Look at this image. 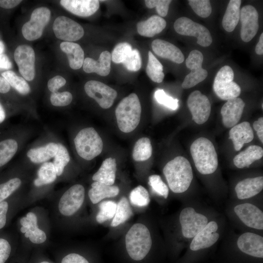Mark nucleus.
I'll list each match as a JSON object with an SVG mask.
<instances>
[{
  "label": "nucleus",
  "instance_id": "nucleus-34",
  "mask_svg": "<svg viewBox=\"0 0 263 263\" xmlns=\"http://www.w3.org/2000/svg\"><path fill=\"white\" fill-rule=\"evenodd\" d=\"M241 0H230L222 19L224 29L228 32H232L236 27L240 16Z\"/></svg>",
  "mask_w": 263,
  "mask_h": 263
},
{
  "label": "nucleus",
  "instance_id": "nucleus-58",
  "mask_svg": "<svg viewBox=\"0 0 263 263\" xmlns=\"http://www.w3.org/2000/svg\"><path fill=\"white\" fill-rule=\"evenodd\" d=\"M10 89L11 86L6 80L2 76H0V93H7L10 90Z\"/></svg>",
  "mask_w": 263,
  "mask_h": 263
},
{
  "label": "nucleus",
  "instance_id": "nucleus-56",
  "mask_svg": "<svg viewBox=\"0 0 263 263\" xmlns=\"http://www.w3.org/2000/svg\"><path fill=\"white\" fill-rule=\"evenodd\" d=\"M21 2L20 0H0V7L5 9H10L16 7Z\"/></svg>",
  "mask_w": 263,
  "mask_h": 263
},
{
  "label": "nucleus",
  "instance_id": "nucleus-12",
  "mask_svg": "<svg viewBox=\"0 0 263 263\" xmlns=\"http://www.w3.org/2000/svg\"><path fill=\"white\" fill-rule=\"evenodd\" d=\"M84 90L90 97L94 99L103 109H109L113 104L117 94L106 84L96 80H90L84 85Z\"/></svg>",
  "mask_w": 263,
  "mask_h": 263
},
{
  "label": "nucleus",
  "instance_id": "nucleus-38",
  "mask_svg": "<svg viewBox=\"0 0 263 263\" xmlns=\"http://www.w3.org/2000/svg\"><path fill=\"white\" fill-rule=\"evenodd\" d=\"M132 215V209L128 199L125 197H122L117 204L115 215L111 223V226L115 227L124 223Z\"/></svg>",
  "mask_w": 263,
  "mask_h": 263
},
{
  "label": "nucleus",
  "instance_id": "nucleus-33",
  "mask_svg": "<svg viewBox=\"0 0 263 263\" xmlns=\"http://www.w3.org/2000/svg\"><path fill=\"white\" fill-rule=\"evenodd\" d=\"M263 148L257 145H251L237 154L233 158L235 166L239 169L248 167L255 161L262 158Z\"/></svg>",
  "mask_w": 263,
  "mask_h": 263
},
{
  "label": "nucleus",
  "instance_id": "nucleus-59",
  "mask_svg": "<svg viewBox=\"0 0 263 263\" xmlns=\"http://www.w3.org/2000/svg\"><path fill=\"white\" fill-rule=\"evenodd\" d=\"M255 52L259 55L263 54V33L260 35L259 41L255 47Z\"/></svg>",
  "mask_w": 263,
  "mask_h": 263
},
{
  "label": "nucleus",
  "instance_id": "nucleus-6",
  "mask_svg": "<svg viewBox=\"0 0 263 263\" xmlns=\"http://www.w3.org/2000/svg\"><path fill=\"white\" fill-rule=\"evenodd\" d=\"M234 77V72L228 65L224 66L218 71L214 78L213 89L219 98L227 101L240 95L241 89L233 81Z\"/></svg>",
  "mask_w": 263,
  "mask_h": 263
},
{
  "label": "nucleus",
  "instance_id": "nucleus-36",
  "mask_svg": "<svg viewBox=\"0 0 263 263\" xmlns=\"http://www.w3.org/2000/svg\"><path fill=\"white\" fill-rule=\"evenodd\" d=\"M146 73L150 78L154 82L161 83L164 78L163 66L151 52L148 53V62Z\"/></svg>",
  "mask_w": 263,
  "mask_h": 263
},
{
  "label": "nucleus",
  "instance_id": "nucleus-5",
  "mask_svg": "<svg viewBox=\"0 0 263 263\" xmlns=\"http://www.w3.org/2000/svg\"><path fill=\"white\" fill-rule=\"evenodd\" d=\"M74 144L78 155L86 160H91L102 151L103 143L97 132L93 127L81 129L74 138Z\"/></svg>",
  "mask_w": 263,
  "mask_h": 263
},
{
  "label": "nucleus",
  "instance_id": "nucleus-10",
  "mask_svg": "<svg viewBox=\"0 0 263 263\" xmlns=\"http://www.w3.org/2000/svg\"><path fill=\"white\" fill-rule=\"evenodd\" d=\"M183 235L187 238H192L202 230L207 224V218L197 213L191 207L183 209L179 216Z\"/></svg>",
  "mask_w": 263,
  "mask_h": 263
},
{
  "label": "nucleus",
  "instance_id": "nucleus-25",
  "mask_svg": "<svg viewBox=\"0 0 263 263\" xmlns=\"http://www.w3.org/2000/svg\"><path fill=\"white\" fill-rule=\"evenodd\" d=\"M253 138L252 128L247 121L236 124L229 132V138L232 140L236 151L240 150L244 144L250 142Z\"/></svg>",
  "mask_w": 263,
  "mask_h": 263
},
{
  "label": "nucleus",
  "instance_id": "nucleus-42",
  "mask_svg": "<svg viewBox=\"0 0 263 263\" xmlns=\"http://www.w3.org/2000/svg\"><path fill=\"white\" fill-rule=\"evenodd\" d=\"M129 197L131 204L139 207H146L150 202L148 191L141 185L138 186L131 191Z\"/></svg>",
  "mask_w": 263,
  "mask_h": 263
},
{
  "label": "nucleus",
  "instance_id": "nucleus-37",
  "mask_svg": "<svg viewBox=\"0 0 263 263\" xmlns=\"http://www.w3.org/2000/svg\"><path fill=\"white\" fill-rule=\"evenodd\" d=\"M152 148L150 141L147 137L139 139L135 143L132 157L136 161H143L149 159L152 155Z\"/></svg>",
  "mask_w": 263,
  "mask_h": 263
},
{
  "label": "nucleus",
  "instance_id": "nucleus-15",
  "mask_svg": "<svg viewBox=\"0 0 263 263\" xmlns=\"http://www.w3.org/2000/svg\"><path fill=\"white\" fill-rule=\"evenodd\" d=\"M14 59L24 78L28 81L33 80L35 76V54L33 49L27 45L19 46L15 51Z\"/></svg>",
  "mask_w": 263,
  "mask_h": 263
},
{
  "label": "nucleus",
  "instance_id": "nucleus-3",
  "mask_svg": "<svg viewBox=\"0 0 263 263\" xmlns=\"http://www.w3.org/2000/svg\"><path fill=\"white\" fill-rule=\"evenodd\" d=\"M117 125L121 131L130 132L138 125L141 117V106L136 94L132 93L124 98L115 109Z\"/></svg>",
  "mask_w": 263,
  "mask_h": 263
},
{
  "label": "nucleus",
  "instance_id": "nucleus-26",
  "mask_svg": "<svg viewBox=\"0 0 263 263\" xmlns=\"http://www.w3.org/2000/svg\"><path fill=\"white\" fill-rule=\"evenodd\" d=\"M111 54L107 51H103L97 61L90 57L85 58L83 70L87 73H95L101 76H107L111 71Z\"/></svg>",
  "mask_w": 263,
  "mask_h": 263
},
{
  "label": "nucleus",
  "instance_id": "nucleus-31",
  "mask_svg": "<svg viewBox=\"0 0 263 263\" xmlns=\"http://www.w3.org/2000/svg\"><path fill=\"white\" fill-rule=\"evenodd\" d=\"M119 188L116 186L108 185L94 181L88 192L89 198L93 204H96L106 198L114 197L118 195Z\"/></svg>",
  "mask_w": 263,
  "mask_h": 263
},
{
  "label": "nucleus",
  "instance_id": "nucleus-52",
  "mask_svg": "<svg viewBox=\"0 0 263 263\" xmlns=\"http://www.w3.org/2000/svg\"><path fill=\"white\" fill-rule=\"evenodd\" d=\"M11 250V246L8 242L0 238V263H5L10 255Z\"/></svg>",
  "mask_w": 263,
  "mask_h": 263
},
{
  "label": "nucleus",
  "instance_id": "nucleus-8",
  "mask_svg": "<svg viewBox=\"0 0 263 263\" xmlns=\"http://www.w3.org/2000/svg\"><path fill=\"white\" fill-rule=\"evenodd\" d=\"M51 17V11L46 7H40L32 13L30 19L22 26L21 31L24 38L30 41L39 38Z\"/></svg>",
  "mask_w": 263,
  "mask_h": 263
},
{
  "label": "nucleus",
  "instance_id": "nucleus-16",
  "mask_svg": "<svg viewBox=\"0 0 263 263\" xmlns=\"http://www.w3.org/2000/svg\"><path fill=\"white\" fill-rule=\"evenodd\" d=\"M258 19V13L253 6L245 5L240 9V36L244 42L250 41L256 35L259 29Z\"/></svg>",
  "mask_w": 263,
  "mask_h": 263
},
{
  "label": "nucleus",
  "instance_id": "nucleus-62",
  "mask_svg": "<svg viewBox=\"0 0 263 263\" xmlns=\"http://www.w3.org/2000/svg\"><path fill=\"white\" fill-rule=\"evenodd\" d=\"M40 263H50L48 262H46V261H44V262H41Z\"/></svg>",
  "mask_w": 263,
  "mask_h": 263
},
{
  "label": "nucleus",
  "instance_id": "nucleus-17",
  "mask_svg": "<svg viewBox=\"0 0 263 263\" xmlns=\"http://www.w3.org/2000/svg\"><path fill=\"white\" fill-rule=\"evenodd\" d=\"M13 131L0 133V168L7 164L19 150L21 139Z\"/></svg>",
  "mask_w": 263,
  "mask_h": 263
},
{
  "label": "nucleus",
  "instance_id": "nucleus-20",
  "mask_svg": "<svg viewBox=\"0 0 263 263\" xmlns=\"http://www.w3.org/2000/svg\"><path fill=\"white\" fill-rule=\"evenodd\" d=\"M218 225L214 221L207 223L206 226L196 234L190 244L193 251L208 248L214 244L218 240L219 234L217 232Z\"/></svg>",
  "mask_w": 263,
  "mask_h": 263
},
{
  "label": "nucleus",
  "instance_id": "nucleus-19",
  "mask_svg": "<svg viewBox=\"0 0 263 263\" xmlns=\"http://www.w3.org/2000/svg\"><path fill=\"white\" fill-rule=\"evenodd\" d=\"M245 106L244 101L239 97L229 99L221 109L222 122L226 128H232L239 122Z\"/></svg>",
  "mask_w": 263,
  "mask_h": 263
},
{
  "label": "nucleus",
  "instance_id": "nucleus-45",
  "mask_svg": "<svg viewBox=\"0 0 263 263\" xmlns=\"http://www.w3.org/2000/svg\"><path fill=\"white\" fill-rule=\"evenodd\" d=\"M132 50V46L127 42L117 44L111 54L112 61L116 63H122Z\"/></svg>",
  "mask_w": 263,
  "mask_h": 263
},
{
  "label": "nucleus",
  "instance_id": "nucleus-4",
  "mask_svg": "<svg viewBox=\"0 0 263 263\" xmlns=\"http://www.w3.org/2000/svg\"><path fill=\"white\" fill-rule=\"evenodd\" d=\"M127 251L135 261L143 259L150 251L152 240L148 228L143 224H134L128 231L125 238Z\"/></svg>",
  "mask_w": 263,
  "mask_h": 263
},
{
  "label": "nucleus",
  "instance_id": "nucleus-18",
  "mask_svg": "<svg viewBox=\"0 0 263 263\" xmlns=\"http://www.w3.org/2000/svg\"><path fill=\"white\" fill-rule=\"evenodd\" d=\"M234 210L242 222L247 226L257 229H263V211L255 205L250 203L242 204L236 206Z\"/></svg>",
  "mask_w": 263,
  "mask_h": 263
},
{
  "label": "nucleus",
  "instance_id": "nucleus-24",
  "mask_svg": "<svg viewBox=\"0 0 263 263\" xmlns=\"http://www.w3.org/2000/svg\"><path fill=\"white\" fill-rule=\"evenodd\" d=\"M151 48L158 56L180 64L184 60V56L179 48L164 40L156 39L151 43Z\"/></svg>",
  "mask_w": 263,
  "mask_h": 263
},
{
  "label": "nucleus",
  "instance_id": "nucleus-11",
  "mask_svg": "<svg viewBox=\"0 0 263 263\" xmlns=\"http://www.w3.org/2000/svg\"><path fill=\"white\" fill-rule=\"evenodd\" d=\"M85 198V189L80 184H75L68 189L60 197L58 203L60 213L65 216L74 214L82 205Z\"/></svg>",
  "mask_w": 263,
  "mask_h": 263
},
{
  "label": "nucleus",
  "instance_id": "nucleus-13",
  "mask_svg": "<svg viewBox=\"0 0 263 263\" xmlns=\"http://www.w3.org/2000/svg\"><path fill=\"white\" fill-rule=\"evenodd\" d=\"M53 29L57 38L67 42L79 40L84 34V29L79 23L65 16L55 19Z\"/></svg>",
  "mask_w": 263,
  "mask_h": 263
},
{
  "label": "nucleus",
  "instance_id": "nucleus-47",
  "mask_svg": "<svg viewBox=\"0 0 263 263\" xmlns=\"http://www.w3.org/2000/svg\"><path fill=\"white\" fill-rule=\"evenodd\" d=\"M154 97L159 104L172 110H176L179 107V100L168 95L163 89H157L154 93Z\"/></svg>",
  "mask_w": 263,
  "mask_h": 263
},
{
  "label": "nucleus",
  "instance_id": "nucleus-35",
  "mask_svg": "<svg viewBox=\"0 0 263 263\" xmlns=\"http://www.w3.org/2000/svg\"><path fill=\"white\" fill-rule=\"evenodd\" d=\"M57 175L53 162H46L41 164L37 171V177L34 181L36 187H40L53 183Z\"/></svg>",
  "mask_w": 263,
  "mask_h": 263
},
{
  "label": "nucleus",
  "instance_id": "nucleus-32",
  "mask_svg": "<svg viewBox=\"0 0 263 263\" xmlns=\"http://www.w3.org/2000/svg\"><path fill=\"white\" fill-rule=\"evenodd\" d=\"M60 49L67 55L70 67L74 70L80 69L84 60V53L81 47L73 42H62Z\"/></svg>",
  "mask_w": 263,
  "mask_h": 263
},
{
  "label": "nucleus",
  "instance_id": "nucleus-9",
  "mask_svg": "<svg viewBox=\"0 0 263 263\" xmlns=\"http://www.w3.org/2000/svg\"><path fill=\"white\" fill-rule=\"evenodd\" d=\"M204 60L203 54L199 50L191 51L186 60V65L191 72L184 78L182 84L183 89L192 88L205 80L207 71L202 68Z\"/></svg>",
  "mask_w": 263,
  "mask_h": 263
},
{
  "label": "nucleus",
  "instance_id": "nucleus-57",
  "mask_svg": "<svg viewBox=\"0 0 263 263\" xmlns=\"http://www.w3.org/2000/svg\"><path fill=\"white\" fill-rule=\"evenodd\" d=\"M12 64L8 57L5 54L0 55V69H9Z\"/></svg>",
  "mask_w": 263,
  "mask_h": 263
},
{
  "label": "nucleus",
  "instance_id": "nucleus-54",
  "mask_svg": "<svg viewBox=\"0 0 263 263\" xmlns=\"http://www.w3.org/2000/svg\"><path fill=\"white\" fill-rule=\"evenodd\" d=\"M8 208V204L6 201L0 203V229L6 224V214Z\"/></svg>",
  "mask_w": 263,
  "mask_h": 263
},
{
  "label": "nucleus",
  "instance_id": "nucleus-60",
  "mask_svg": "<svg viewBox=\"0 0 263 263\" xmlns=\"http://www.w3.org/2000/svg\"><path fill=\"white\" fill-rule=\"evenodd\" d=\"M7 114L6 111L2 104L0 103V126L3 124L6 121Z\"/></svg>",
  "mask_w": 263,
  "mask_h": 263
},
{
  "label": "nucleus",
  "instance_id": "nucleus-49",
  "mask_svg": "<svg viewBox=\"0 0 263 263\" xmlns=\"http://www.w3.org/2000/svg\"><path fill=\"white\" fill-rule=\"evenodd\" d=\"M50 102L56 107H64L69 105L73 100V95L69 92L52 93L50 96Z\"/></svg>",
  "mask_w": 263,
  "mask_h": 263
},
{
  "label": "nucleus",
  "instance_id": "nucleus-53",
  "mask_svg": "<svg viewBox=\"0 0 263 263\" xmlns=\"http://www.w3.org/2000/svg\"><path fill=\"white\" fill-rule=\"evenodd\" d=\"M61 263H89L83 256L76 253H70L65 256Z\"/></svg>",
  "mask_w": 263,
  "mask_h": 263
},
{
  "label": "nucleus",
  "instance_id": "nucleus-14",
  "mask_svg": "<svg viewBox=\"0 0 263 263\" xmlns=\"http://www.w3.org/2000/svg\"><path fill=\"white\" fill-rule=\"evenodd\" d=\"M187 103L194 122L201 125L207 122L210 114L211 104L206 95L194 91L188 96Z\"/></svg>",
  "mask_w": 263,
  "mask_h": 263
},
{
  "label": "nucleus",
  "instance_id": "nucleus-46",
  "mask_svg": "<svg viewBox=\"0 0 263 263\" xmlns=\"http://www.w3.org/2000/svg\"><path fill=\"white\" fill-rule=\"evenodd\" d=\"M149 185L158 195L166 199L169 195V188L158 175H151L149 177Z\"/></svg>",
  "mask_w": 263,
  "mask_h": 263
},
{
  "label": "nucleus",
  "instance_id": "nucleus-51",
  "mask_svg": "<svg viewBox=\"0 0 263 263\" xmlns=\"http://www.w3.org/2000/svg\"><path fill=\"white\" fill-rule=\"evenodd\" d=\"M65 79L60 75H56L49 79L47 83L49 90L52 93L57 92L58 90L65 85Z\"/></svg>",
  "mask_w": 263,
  "mask_h": 263
},
{
  "label": "nucleus",
  "instance_id": "nucleus-41",
  "mask_svg": "<svg viewBox=\"0 0 263 263\" xmlns=\"http://www.w3.org/2000/svg\"><path fill=\"white\" fill-rule=\"evenodd\" d=\"M117 204L113 201L102 202L99 205V211L96 216V221L102 224L113 218L115 215Z\"/></svg>",
  "mask_w": 263,
  "mask_h": 263
},
{
  "label": "nucleus",
  "instance_id": "nucleus-23",
  "mask_svg": "<svg viewBox=\"0 0 263 263\" xmlns=\"http://www.w3.org/2000/svg\"><path fill=\"white\" fill-rule=\"evenodd\" d=\"M60 3L72 14L83 17L93 15L99 7L97 0H61Z\"/></svg>",
  "mask_w": 263,
  "mask_h": 263
},
{
  "label": "nucleus",
  "instance_id": "nucleus-29",
  "mask_svg": "<svg viewBox=\"0 0 263 263\" xmlns=\"http://www.w3.org/2000/svg\"><path fill=\"white\" fill-rule=\"evenodd\" d=\"M166 25L167 22L163 18L153 15L145 21L138 22L137 30L141 36L150 38L161 32Z\"/></svg>",
  "mask_w": 263,
  "mask_h": 263
},
{
  "label": "nucleus",
  "instance_id": "nucleus-40",
  "mask_svg": "<svg viewBox=\"0 0 263 263\" xmlns=\"http://www.w3.org/2000/svg\"><path fill=\"white\" fill-rule=\"evenodd\" d=\"M58 150L54 157L53 164L55 169L56 175L60 176L63 173L65 167L70 161L69 153L62 144L58 143Z\"/></svg>",
  "mask_w": 263,
  "mask_h": 263
},
{
  "label": "nucleus",
  "instance_id": "nucleus-50",
  "mask_svg": "<svg viewBox=\"0 0 263 263\" xmlns=\"http://www.w3.org/2000/svg\"><path fill=\"white\" fill-rule=\"evenodd\" d=\"M170 0H146L145 3L149 8L156 7L157 13L161 17H166L168 12Z\"/></svg>",
  "mask_w": 263,
  "mask_h": 263
},
{
  "label": "nucleus",
  "instance_id": "nucleus-43",
  "mask_svg": "<svg viewBox=\"0 0 263 263\" xmlns=\"http://www.w3.org/2000/svg\"><path fill=\"white\" fill-rule=\"evenodd\" d=\"M21 183L20 178L14 177L0 184V203L17 190Z\"/></svg>",
  "mask_w": 263,
  "mask_h": 263
},
{
  "label": "nucleus",
  "instance_id": "nucleus-7",
  "mask_svg": "<svg viewBox=\"0 0 263 263\" xmlns=\"http://www.w3.org/2000/svg\"><path fill=\"white\" fill-rule=\"evenodd\" d=\"M175 31L180 35L197 38V43L202 47H207L212 42L208 29L188 18L182 17L177 19L174 23Z\"/></svg>",
  "mask_w": 263,
  "mask_h": 263
},
{
  "label": "nucleus",
  "instance_id": "nucleus-22",
  "mask_svg": "<svg viewBox=\"0 0 263 263\" xmlns=\"http://www.w3.org/2000/svg\"><path fill=\"white\" fill-rule=\"evenodd\" d=\"M37 222L36 214L32 212H28L26 217L21 218L20 220L22 225L20 231L32 243L40 244L44 243L47 237L45 233L38 227Z\"/></svg>",
  "mask_w": 263,
  "mask_h": 263
},
{
  "label": "nucleus",
  "instance_id": "nucleus-44",
  "mask_svg": "<svg viewBox=\"0 0 263 263\" xmlns=\"http://www.w3.org/2000/svg\"><path fill=\"white\" fill-rule=\"evenodd\" d=\"M188 4L193 11L199 17L206 18L212 12V7L208 0H188Z\"/></svg>",
  "mask_w": 263,
  "mask_h": 263
},
{
  "label": "nucleus",
  "instance_id": "nucleus-1",
  "mask_svg": "<svg viewBox=\"0 0 263 263\" xmlns=\"http://www.w3.org/2000/svg\"><path fill=\"white\" fill-rule=\"evenodd\" d=\"M163 173L170 189L174 193L186 191L193 179V172L188 160L178 156L168 162Z\"/></svg>",
  "mask_w": 263,
  "mask_h": 263
},
{
  "label": "nucleus",
  "instance_id": "nucleus-2",
  "mask_svg": "<svg viewBox=\"0 0 263 263\" xmlns=\"http://www.w3.org/2000/svg\"><path fill=\"white\" fill-rule=\"evenodd\" d=\"M190 153L197 170L203 174H210L218 167L217 154L213 143L207 138L200 137L191 145Z\"/></svg>",
  "mask_w": 263,
  "mask_h": 263
},
{
  "label": "nucleus",
  "instance_id": "nucleus-30",
  "mask_svg": "<svg viewBox=\"0 0 263 263\" xmlns=\"http://www.w3.org/2000/svg\"><path fill=\"white\" fill-rule=\"evenodd\" d=\"M116 171V160L109 157L103 161L98 170L93 175L92 179L108 185H113L115 179Z\"/></svg>",
  "mask_w": 263,
  "mask_h": 263
},
{
  "label": "nucleus",
  "instance_id": "nucleus-55",
  "mask_svg": "<svg viewBox=\"0 0 263 263\" xmlns=\"http://www.w3.org/2000/svg\"><path fill=\"white\" fill-rule=\"evenodd\" d=\"M253 128L256 132L257 134L261 141L263 143V118L260 117L257 120L254 121L253 124Z\"/></svg>",
  "mask_w": 263,
  "mask_h": 263
},
{
  "label": "nucleus",
  "instance_id": "nucleus-28",
  "mask_svg": "<svg viewBox=\"0 0 263 263\" xmlns=\"http://www.w3.org/2000/svg\"><path fill=\"white\" fill-rule=\"evenodd\" d=\"M263 188V177L244 179L239 182L235 188L238 199L251 198L260 193Z\"/></svg>",
  "mask_w": 263,
  "mask_h": 263
},
{
  "label": "nucleus",
  "instance_id": "nucleus-27",
  "mask_svg": "<svg viewBox=\"0 0 263 263\" xmlns=\"http://www.w3.org/2000/svg\"><path fill=\"white\" fill-rule=\"evenodd\" d=\"M58 148V143L50 142L40 146L30 148L28 150L26 155L33 163L42 164L54 158Z\"/></svg>",
  "mask_w": 263,
  "mask_h": 263
},
{
  "label": "nucleus",
  "instance_id": "nucleus-48",
  "mask_svg": "<svg viewBox=\"0 0 263 263\" xmlns=\"http://www.w3.org/2000/svg\"><path fill=\"white\" fill-rule=\"evenodd\" d=\"M122 63L129 71H138L142 65V59L138 50L132 49Z\"/></svg>",
  "mask_w": 263,
  "mask_h": 263
},
{
  "label": "nucleus",
  "instance_id": "nucleus-21",
  "mask_svg": "<svg viewBox=\"0 0 263 263\" xmlns=\"http://www.w3.org/2000/svg\"><path fill=\"white\" fill-rule=\"evenodd\" d=\"M241 251L253 257H263V238L258 234L246 232L242 234L237 241Z\"/></svg>",
  "mask_w": 263,
  "mask_h": 263
},
{
  "label": "nucleus",
  "instance_id": "nucleus-61",
  "mask_svg": "<svg viewBox=\"0 0 263 263\" xmlns=\"http://www.w3.org/2000/svg\"><path fill=\"white\" fill-rule=\"evenodd\" d=\"M4 50V45L1 41H0V55L2 54Z\"/></svg>",
  "mask_w": 263,
  "mask_h": 263
},
{
  "label": "nucleus",
  "instance_id": "nucleus-39",
  "mask_svg": "<svg viewBox=\"0 0 263 263\" xmlns=\"http://www.w3.org/2000/svg\"><path fill=\"white\" fill-rule=\"evenodd\" d=\"M3 77L11 87L22 95L30 93L31 89L28 83L23 78L17 75L12 71H7L1 74Z\"/></svg>",
  "mask_w": 263,
  "mask_h": 263
}]
</instances>
